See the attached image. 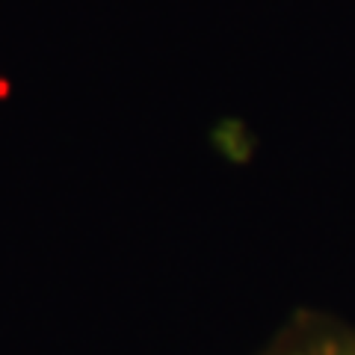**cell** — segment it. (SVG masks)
<instances>
[{
  "label": "cell",
  "mask_w": 355,
  "mask_h": 355,
  "mask_svg": "<svg viewBox=\"0 0 355 355\" xmlns=\"http://www.w3.org/2000/svg\"><path fill=\"white\" fill-rule=\"evenodd\" d=\"M296 355H355V347H340V343H326V347H314Z\"/></svg>",
  "instance_id": "cell-1"
}]
</instances>
